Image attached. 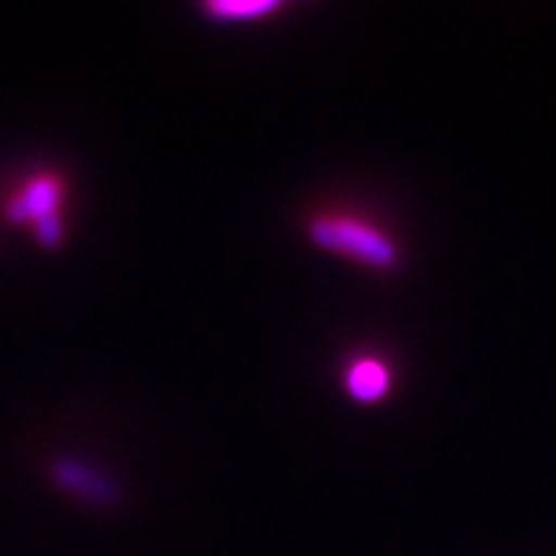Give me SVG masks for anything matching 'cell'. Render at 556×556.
<instances>
[{
  "instance_id": "obj_1",
  "label": "cell",
  "mask_w": 556,
  "mask_h": 556,
  "mask_svg": "<svg viewBox=\"0 0 556 556\" xmlns=\"http://www.w3.org/2000/svg\"><path fill=\"white\" fill-rule=\"evenodd\" d=\"M309 239L315 248L350 258V262L366 264L372 270H395L401 262V250L392 242V236L358 216H346V213L315 216L309 222Z\"/></svg>"
},
{
  "instance_id": "obj_2",
  "label": "cell",
  "mask_w": 556,
  "mask_h": 556,
  "mask_svg": "<svg viewBox=\"0 0 556 556\" xmlns=\"http://www.w3.org/2000/svg\"><path fill=\"white\" fill-rule=\"evenodd\" d=\"M63 199H66V185L60 176L37 174L12 193L7 213L15 225H26V222L35 225L37 242L43 248H58L63 242V233H66L63 216H60Z\"/></svg>"
},
{
  "instance_id": "obj_3",
  "label": "cell",
  "mask_w": 556,
  "mask_h": 556,
  "mask_svg": "<svg viewBox=\"0 0 556 556\" xmlns=\"http://www.w3.org/2000/svg\"><path fill=\"white\" fill-rule=\"evenodd\" d=\"M52 480L68 494L86 497L88 503L114 505L119 500V489L100 471L88 469L86 463L58 460L52 466Z\"/></svg>"
},
{
  "instance_id": "obj_4",
  "label": "cell",
  "mask_w": 556,
  "mask_h": 556,
  "mask_svg": "<svg viewBox=\"0 0 556 556\" xmlns=\"http://www.w3.org/2000/svg\"><path fill=\"white\" fill-rule=\"evenodd\" d=\"M392 389V372L378 358H358L346 369V392L352 401L378 403Z\"/></svg>"
},
{
  "instance_id": "obj_5",
  "label": "cell",
  "mask_w": 556,
  "mask_h": 556,
  "mask_svg": "<svg viewBox=\"0 0 556 556\" xmlns=\"http://www.w3.org/2000/svg\"><path fill=\"white\" fill-rule=\"evenodd\" d=\"M278 9H281V3H270V0H258V3H239V0H233V3H205L202 12L216 23H244L248 17L258 21V17L276 15Z\"/></svg>"
}]
</instances>
